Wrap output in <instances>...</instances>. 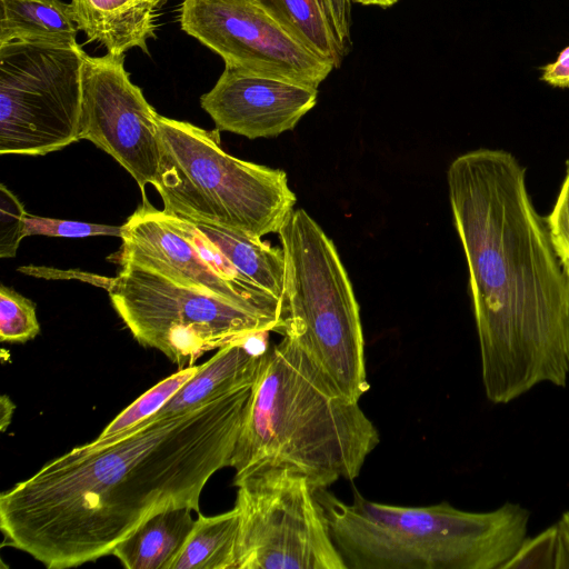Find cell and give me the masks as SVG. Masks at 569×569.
Returning a JSON list of instances; mask_svg holds the SVG:
<instances>
[{
	"label": "cell",
	"instance_id": "obj_17",
	"mask_svg": "<svg viewBox=\"0 0 569 569\" xmlns=\"http://www.w3.org/2000/svg\"><path fill=\"white\" fill-rule=\"evenodd\" d=\"M0 44L11 41L77 46L71 3L61 0H0Z\"/></svg>",
	"mask_w": 569,
	"mask_h": 569
},
{
	"label": "cell",
	"instance_id": "obj_25",
	"mask_svg": "<svg viewBox=\"0 0 569 569\" xmlns=\"http://www.w3.org/2000/svg\"><path fill=\"white\" fill-rule=\"evenodd\" d=\"M556 563L557 526L555 523L533 538L527 537L502 569H556Z\"/></svg>",
	"mask_w": 569,
	"mask_h": 569
},
{
	"label": "cell",
	"instance_id": "obj_33",
	"mask_svg": "<svg viewBox=\"0 0 569 569\" xmlns=\"http://www.w3.org/2000/svg\"><path fill=\"white\" fill-rule=\"evenodd\" d=\"M351 2H355V3H360L361 0H350Z\"/></svg>",
	"mask_w": 569,
	"mask_h": 569
},
{
	"label": "cell",
	"instance_id": "obj_12",
	"mask_svg": "<svg viewBox=\"0 0 569 569\" xmlns=\"http://www.w3.org/2000/svg\"><path fill=\"white\" fill-rule=\"evenodd\" d=\"M122 244L114 261L133 262L170 280L227 299L280 323L281 303L253 293L229 281L212 269L194 247L156 209L147 198L122 224Z\"/></svg>",
	"mask_w": 569,
	"mask_h": 569
},
{
	"label": "cell",
	"instance_id": "obj_20",
	"mask_svg": "<svg viewBox=\"0 0 569 569\" xmlns=\"http://www.w3.org/2000/svg\"><path fill=\"white\" fill-rule=\"evenodd\" d=\"M313 53L335 69L346 56L321 0H261Z\"/></svg>",
	"mask_w": 569,
	"mask_h": 569
},
{
	"label": "cell",
	"instance_id": "obj_16",
	"mask_svg": "<svg viewBox=\"0 0 569 569\" xmlns=\"http://www.w3.org/2000/svg\"><path fill=\"white\" fill-rule=\"evenodd\" d=\"M189 508L163 510L139 526L112 551L127 569H171L196 519Z\"/></svg>",
	"mask_w": 569,
	"mask_h": 569
},
{
	"label": "cell",
	"instance_id": "obj_18",
	"mask_svg": "<svg viewBox=\"0 0 569 569\" xmlns=\"http://www.w3.org/2000/svg\"><path fill=\"white\" fill-rule=\"evenodd\" d=\"M251 284L281 302L286 258L282 248L214 224L192 221Z\"/></svg>",
	"mask_w": 569,
	"mask_h": 569
},
{
	"label": "cell",
	"instance_id": "obj_32",
	"mask_svg": "<svg viewBox=\"0 0 569 569\" xmlns=\"http://www.w3.org/2000/svg\"><path fill=\"white\" fill-rule=\"evenodd\" d=\"M158 8H161L168 0H152Z\"/></svg>",
	"mask_w": 569,
	"mask_h": 569
},
{
	"label": "cell",
	"instance_id": "obj_9",
	"mask_svg": "<svg viewBox=\"0 0 569 569\" xmlns=\"http://www.w3.org/2000/svg\"><path fill=\"white\" fill-rule=\"evenodd\" d=\"M80 44H0V154L44 156L80 140Z\"/></svg>",
	"mask_w": 569,
	"mask_h": 569
},
{
	"label": "cell",
	"instance_id": "obj_26",
	"mask_svg": "<svg viewBox=\"0 0 569 569\" xmlns=\"http://www.w3.org/2000/svg\"><path fill=\"white\" fill-rule=\"evenodd\" d=\"M545 219L555 250L569 269V159L556 203Z\"/></svg>",
	"mask_w": 569,
	"mask_h": 569
},
{
	"label": "cell",
	"instance_id": "obj_24",
	"mask_svg": "<svg viewBox=\"0 0 569 569\" xmlns=\"http://www.w3.org/2000/svg\"><path fill=\"white\" fill-rule=\"evenodd\" d=\"M23 203L0 183V257L13 258L19 244L26 236V218Z\"/></svg>",
	"mask_w": 569,
	"mask_h": 569
},
{
	"label": "cell",
	"instance_id": "obj_27",
	"mask_svg": "<svg viewBox=\"0 0 569 569\" xmlns=\"http://www.w3.org/2000/svg\"><path fill=\"white\" fill-rule=\"evenodd\" d=\"M350 0H323L325 11L331 22L335 34L347 54L351 47L350 23H351Z\"/></svg>",
	"mask_w": 569,
	"mask_h": 569
},
{
	"label": "cell",
	"instance_id": "obj_22",
	"mask_svg": "<svg viewBox=\"0 0 569 569\" xmlns=\"http://www.w3.org/2000/svg\"><path fill=\"white\" fill-rule=\"evenodd\" d=\"M40 332L36 305L13 289L0 286V340L27 342Z\"/></svg>",
	"mask_w": 569,
	"mask_h": 569
},
{
	"label": "cell",
	"instance_id": "obj_13",
	"mask_svg": "<svg viewBox=\"0 0 569 569\" xmlns=\"http://www.w3.org/2000/svg\"><path fill=\"white\" fill-rule=\"evenodd\" d=\"M317 98V88L224 67L200 104L219 131L257 139L292 130Z\"/></svg>",
	"mask_w": 569,
	"mask_h": 569
},
{
	"label": "cell",
	"instance_id": "obj_4",
	"mask_svg": "<svg viewBox=\"0 0 569 569\" xmlns=\"http://www.w3.org/2000/svg\"><path fill=\"white\" fill-rule=\"evenodd\" d=\"M346 569H502L527 539L530 512L506 502L486 512L448 502L401 507L356 488L351 503L315 490Z\"/></svg>",
	"mask_w": 569,
	"mask_h": 569
},
{
	"label": "cell",
	"instance_id": "obj_7",
	"mask_svg": "<svg viewBox=\"0 0 569 569\" xmlns=\"http://www.w3.org/2000/svg\"><path fill=\"white\" fill-rule=\"evenodd\" d=\"M119 264L118 276L106 286L114 311L138 343L162 352L178 369L248 336L278 330L274 318L137 263Z\"/></svg>",
	"mask_w": 569,
	"mask_h": 569
},
{
	"label": "cell",
	"instance_id": "obj_11",
	"mask_svg": "<svg viewBox=\"0 0 569 569\" xmlns=\"http://www.w3.org/2000/svg\"><path fill=\"white\" fill-rule=\"evenodd\" d=\"M159 113L130 80L124 54L86 53L82 64L80 140L91 141L111 156L138 183L146 186L159 171L161 141Z\"/></svg>",
	"mask_w": 569,
	"mask_h": 569
},
{
	"label": "cell",
	"instance_id": "obj_2",
	"mask_svg": "<svg viewBox=\"0 0 569 569\" xmlns=\"http://www.w3.org/2000/svg\"><path fill=\"white\" fill-rule=\"evenodd\" d=\"M510 153L481 148L447 172L469 289L487 399L506 405L569 376V269Z\"/></svg>",
	"mask_w": 569,
	"mask_h": 569
},
{
	"label": "cell",
	"instance_id": "obj_5",
	"mask_svg": "<svg viewBox=\"0 0 569 569\" xmlns=\"http://www.w3.org/2000/svg\"><path fill=\"white\" fill-rule=\"evenodd\" d=\"M161 159L152 183L163 211L254 239L278 233L296 194L281 169L238 159L220 144V131L158 117Z\"/></svg>",
	"mask_w": 569,
	"mask_h": 569
},
{
	"label": "cell",
	"instance_id": "obj_21",
	"mask_svg": "<svg viewBox=\"0 0 569 569\" xmlns=\"http://www.w3.org/2000/svg\"><path fill=\"white\" fill-rule=\"evenodd\" d=\"M201 365L179 369L142 393L122 410L98 436L102 441L126 432L158 412L193 376Z\"/></svg>",
	"mask_w": 569,
	"mask_h": 569
},
{
	"label": "cell",
	"instance_id": "obj_1",
	"mask_svg": "<svg viewBox=\"0 0 569 569\" xmlns=\"http://www.w3.org/2000/svg\"><path fill=\"white\" fill-rule=\"evenodd\" d=\"M251 387L172 415H152L123 433L48 461L0 495L2 546L48 569L112 555L152 516L199 511L209 479L230 467Z\"/></svg>",
	"mask_w": 569,
	"mask_h": 569
},
{
	"label": "cell",
	"instance_id": "obj_23",
	"mask_svg": "<svg viewBox=\"0 0 569 569\" xmlns=\"http://www.w3.org/2000/svg\"><path fill=\"white\" fill-rule=\"evenodd\" d=\"M122 226L64 220L28 213L26 236H47L62 238H84L92 236H112L121 238Z\"/></svg>",
	"mask_w": 569,
	"mask_h": 569
},
{
	"label": "cell",
	"instance_id": "obj_31",
	"mask_svg": "<svg viewBox=\"0 0 569 569\" xmlns=\"http://www.w3.org/2000/svg\"><path fill=\"white\" fill-rule=\"evenodd\" d=\"M399 0H361L360 4L365 6H379L382 8H388L397 3Z\"/></svg>",
	"mask_w": 569,
	"mask_h": 569
},
{
	"label": "cell",
	"instance_id": "obj_19",
	"mask_svg": "<svg viewBox=\"0 0 569 569\" xmlns=\"http://www.w3.org/2000/svg\"><path fill=\"white\" fill-rule=\"evenodd\" d=\"M239 513L198 512L193 529L171 569H237Z\"/></svg>",
	"mask_w": 569,
	"mask_h": 569
},
{
	"label": "cell",
	"instance_id": "obj_8",
	"mask_svg": "<svg viewBox=\"0 0 569 569\" xmlns=\"http://www.w3.org/2000/svg\"><path fill=\"white\" fill-rule=\"evenodd\" d=\"M237 569H346L309 479L288 465L236 473Z\"/></svg>",
	"mask_w": 569,
	"mask_h": 569
},
{
	"label": "cell",
	"instance_id": "obj_6",
	"mask_svg": "<svg viewBox=\"0 0 569 569\" xmlns=\"http://www.w3.org/2000/svg\"><path fill=\"white\" fill-rule=\"evenodd\" d=\"M278 234L286 273L277 332L296 342L338 392L359 402L370 389L360 310L337 248L303 209L293 210Z\"/></svg>",
	"mask_w": 569,
	"mask_h": 569
},
{
	"label": "cell",
	"instance_id": "obj_30",
	"mask_svg": "<svg viewBox=\"0 0 569 569\" xmlns=\"http://www.w3.org/2000/svg\"><path fill=\"white\" fill-rule=\"evenodd\" d=\"M16 409L14 403L9 396L3 395L0 398V430L4 431L12 419L13 411Z\"/></svg>",
	"mask_w": 569,
	"mask_h": 569
},
{
	"label": "cell",
	"instance_id": "obj_10",
	"mask_svg": "<svg viewBox=\"0 0 569 569\" xmlns=\"http://www.w3.org/2000/svg\"><path fill=\"white\" fill-rule=\"evenodd\" d=\"M181 29L233 70L317 88L335 69L261 0H183Z\"/></svg>",
	"mask_w": 569,
	"mask_h": 569
},
{
	"label": "cell",
	"instance_id": "obj_3",
	"mask_svg": "<svg viewBox=\"0 0 569 569\" xmlns=\"http://www.w3.org/2000/svg\"><path fill=\"white\" fill-rule=\"evenodd\" d=\"M380 442L359 402L345 398L288 337L268 347L230 461L240 473L288 465L313 489L352 481Z\"/></svg>",
	"mask_w": 569,
	"mask_h": 569
},
{
	"label": "cell",
	"instance_id": "obj_15",
	"mask_svg": "<svg viewBox=\"0 0 569 569\" xmlns=\"http://www.w3.org/2000/svg\"><path fill=\"white\" fill-rule=\"evenodd\" d=\"M71 4L79 30L108 53L123 56L132 48L148 53L147 41L156 38L159 16L152 0H71Z\"/></svg>",
	"mask_w": 569,
	"mask_h": 569
},
{
	"label": "cell",
	"instance_id": "obj_29",
	"mask_svg": "<svg viewBox=\"0 0 569 569\" xmlns=\"http://www.w3.org/2000/svg\"><path fill=\"white\" fill-rule=\"evenodd\" d=\"M557 526L556 569H569V511L561 515Z\"/></svg>",
	"mask_w": 569,
	"mask_h": 569
},
{
	"label": "cell",
	"instance_id": "obj_28",
	"mask_svg": "<svg viewBox=\"0 0 569 569\" xmlns=\"http://www.w3.org/2000/svg\"><path fill=\"white\" fill-rule=\"evenodd\" d=\"M540 79L551 87L569 88V46L563 48L553 62H549L541 69Z\"/></svg>",
	"mask_w": 569,
	"mask_h": 569
},
{
	"label": "cell",
	"instance_id": "obj_14",
	"mask_svg": "<svg viewBox=\"0 0 569 569\" xmlns=\"http://www.w3.org/2000/svg\"><path fill=\"white\" fill-rule=\"evenodd\" d=\"M268 333H254L219 348L154 415L178 413L212 398L252 387L268 349Z\"/></svg>",
	"mask_w": 569,
	"mask_h": 569
}]
</instances>
